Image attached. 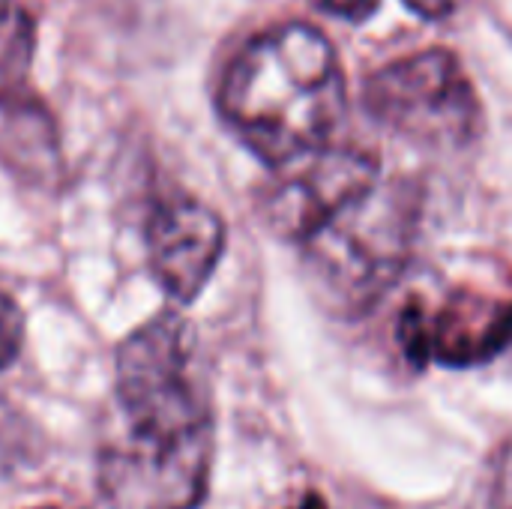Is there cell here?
<instances>
[{
	"label": "cell",
	"mask_w": 512,
	"mask_h": 509,
	"mask_svg": "<svg viewBox=\"0 0 512 509\" xmlns=\"http://www.w3.org/2000/svg\"><path fill=\"white\" fill-rule=\"evenodd\" d=\"M489 509H512V441L498 453L489 489Z\"/></svg>",
	"instance_id": "11"
},
{
	"label": "cell",
	"mask_w": 512,
	"mask_h": 509,
	"mask_svg": "<svg viewBox=\"0 0 512 509\" xmlns=\"http://www.w3.org/2000/svg\"><path fill=\"white\" fill-rule=\"evenodd\" d=\"M294 165L300 168L273 189L264 216L279 237L297 246L381 180L378 156L360 147L330 144Z\"/></svg>",
	"instance_id": "6"
},
{
	"label": "cell",
	"mask_w": 512,
	"mask_h": 509,
	"mask_svg": "<svg viewBox=\"0 0 512 509\" xmlns=\"http://www.w3.org/2000/svg\"><path fill=\"white\" fill-rule=\"evenodd\" d=\"M309 3L321 12H330V15L348 18V21H360L378 6V0H309Z\"/></svg>",
	"instance_id": "12"
},
{
	"label": "cell",
	"mask_w": 512,
	"mask_h": 509,
	"mask_svg": "<svg viewBox=\"0 0 512 509\" xmlns=\"http://www.w3.org/2000/svg\"><path fill=\"white\" fill-rule=\"evenodd\" d=\"M0 162L33 177L54 171L57 138L39 102L0 93Z\"/></svg>",
	"instance_id": "8"
},
{
	"label": "cell",
	"mask_w": 512,
	"mask_h": 509,
	"mask_svg": "<svg viewBox=\"0 0 512 509\" xmlns=\"http://www.w3.org/2000/svg\"><path fill=\"white\" fill-rule=\"evenodd\" d=\"M213 465V399L195 330L162 312L114 357L99 435V489L114 509H192Z\"/></svg>",
	"instance_id": "1"
},
{
	"label": "cell",
	"mask_w": 512,
	"mask_h": 509,
	"mask_svg": "<svg viewBox=\"0 0 512 509\" xmlns=\"http://www.w3.org/2000/svg\"><path fill=\"white\" fill-rule=\"evenodd\" d=\"M363 105L372 120L423 147H468L483 129L474 81L453 51L429 48L369 75Z\"/></svg>",
	"instance_id": "4"
},
{
	"label": "cell",
	"mask_w": 512,
	"mask_h": 509,
	"mask_svg": "<svg viewBox=\"0 0 512 509\" xmlns=\"http://www.w3.org/2000/svg\"><path fill=\"white\" fill-rule=\"evenodd\" d=\"M417 234V192L378 180L330 216L300 249L327 303L354 315L369 309L405 270Z\"/></svg>",
	"instance_id": "3"
},
{
	"label": "cell",
	"mask_w": 512,
	"mask_h": 509,
	"mask_svg": "<svg viewBox=\"0 0 512 509\" xmlns=\"http://www.w3.org/2000/svg\"><path fill=\"white\" fill-rule=\"evenodd\" d=\"M144 237L153 279L177 303H192L204 291L225 252L222 219L186 195L165 198L150 213Z\"/></svg>",
	"instance_id": "7"
},
{
	"label": "cell",
	"mask_w": 512,
	"mask_h": 509,
	"mask_svg": "<svg viewBox=\"0 0 512 509\" xmlns=\"http://www.w3.org/2000/svg\"><path fill=\"white\" fill-rule=\"evenodd\" d=\"M42 509H57V507H42Z\"/></svg>",
	"instance_id": "15"
},
{
	"label": "cell",
	"mask_w": 512,
	"mask_h": 509,
	"mask_svg": "<svg viewBox=\"0 0 512 509\" xmlns=\"http://www.w3.org/2000/svg\"><path fill=\"white\" fill-rule=\"evenodd\" d=\"M36 24L21 0H0V75L15 78L33 60Z\"/></svg>",
	"instance_id": "9"
},
{
	"label": "cell",
	"mask_w": 512,
	"mask_h": 509,
	"mask_svg": "<svg viewBox=\"0 0 512 509\" xmlns=\"http://www.w3.org/2000/svg\"><path fill=\"white\" fill-rule=\"evenodd\" d=\"M219 111L276 168L330 147L345 120V75L333 42L309 24L252 36L225 69Z\"/></svg>",
	"instance_id": "2"
},
{
	"label": "cell",
	"mask_w": 512,
	"mask_h": 509,
	"mask_svg": "<svg viewBox=\"0 0 512 509\" xmlns=\"http://www.w3.org/2000/svg\"><path fill=\"white\" fill-rule=\"evenodd\" d=\"M288 509H327V504H324L318 495H306L303 501H297L294 507H288Z\"/></svg>",
	"instance_id": "14"
},
{
	"label": "cell",
	"mask_w": 512,
	"mask_h": 509,
	"mask_svg": "<svg viewBox=\"0 0 512 509\" xmlns=\"http://www.w3.org/2000/svg\"><path fill=\"white\" fill-rule=\"evenodd\" d=\"M24 342V315L12 297L0 294V369L12 366Z\"/></svg>",
	"instance_id": "10"
},
{
	"label": "cell",
	"mask_w": 512,
	"mask_h": 509,
	"mask_svg": "<svg viewBox=\"0 0 512 509\" xmlns=\"http://www.w3.org/2000/svg\"><path fill=\"white\" fill-rule=\"evenodd\" d=\"M402 345L414 363L474 366L512 345V300L450 294L438 306L414 300L399 324Z\"/></svg>",
	"instance_id": "5"
},
{
	"label": "cell",
	"mask_w": 512,
	"mask_h": 509,
	"mask_svg": "<svg viewBox=\"0 0 512 509\" xmlns=\"http://www.w3.org/2000/svg\"><path fill=\"white\" fill-rule=\"evenodd\" d=\"M405 3L423 18H450L465 6V0H405Z\"/></svg>",
	"instance_id": "13"
}]
</instances>
